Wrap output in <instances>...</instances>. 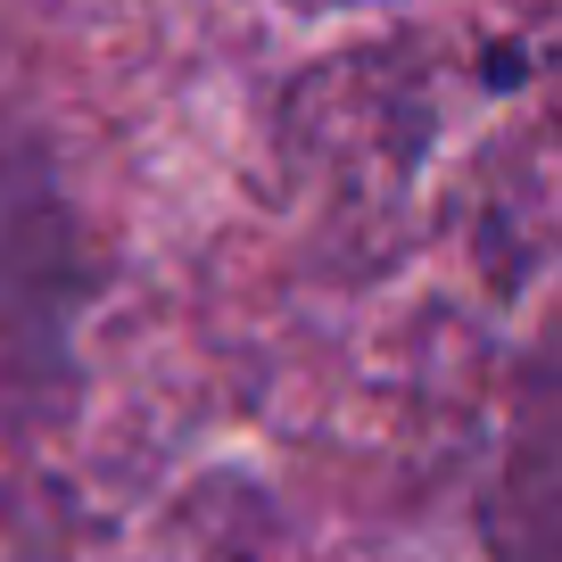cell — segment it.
<instances>
[{
	"mask_svg": "<svg viewBox=\"0 0 562 562\" xmlns=\"http://www.w3.org/2000/svg\"><path fill=\"white\" fill-rule=\"evenodd\" d=\"M108 248L50 133L0 116V405L67 414L83 397V323L108 299Z\"/></svg>",
	"mask_w": 562,
	"mask_h": 562,
	"instance_id": "obj_1",
	"label": "cell"
},
{
	"mask_svg": "<svg viewBox=\"0 0 562 562\" xmlns=\"http://www.w3.org/2000/svg\"><path fill=\"white\" fill-rule=\"evenodd\" d=\"M562 372L554 339H529L521 372H513V414L496 439L488 505H480V538L488 562H554V521H562Z\"/></svg>",
	"mask_w": 562,
	"mask_h": 562,
	"instance_id": "obj_2",
	"label": "cell"
},
{
	"mask_svg": "<svg viewBox=\"0 0 562 562\" xmlns=\"http://www.w3.org/2000/svg\"><path fill=\"white\" fill-rule=\"evenodd\" d=\"M290 9H397V0H290Z\"/></svg>",
	"mask_w": 562,
	"mask_h": 562,
	"instance_id": "obj_3",
	"label": "cell"
}]
</instances>
